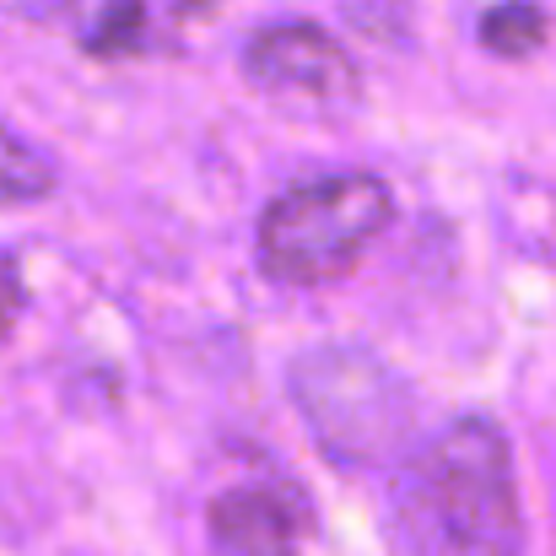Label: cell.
Wrapping results in <instances>:
<instances>
[{
	"label": "cell",
	"instance_id": "6da1fadb",
	"mask_svg": "<svg viewBox=\"0 0 556 556\" xmlns=\"http://www.w3.org/2000/svg\"><path fill=\"white\" fill-rule=\"evenodd\" d=\"M394 519L410 556H525V508L503 427L470 410L416 443L400 459Z\"/></svg>",
	"mask_w": 556,
	"mask_h": 556
},
{
	"label": "cell",
	"instance_id": "7a4b0ae2",
	"mask_svg": "<svg viewBox=\"0 0 556 556\" xmlns=\"http://www.w3.org/2000/svg\"><path fill=\"white\" fill-rule=\"evenodd\" d=\"M389 222L394 194L378 174H330L292 185L260 211V270L287 287H330L357 270Z\"/></svg>",
	"mask_w": 556,
	"mask_h": 556
},
{
	"label": "cell",
	"instance_id": "3957f363",
	"mask_svg": "<svg viewBox=\"0 0 556 556\" xmlns=\"http://www.w3.org/2000/svg\"><path fill=\"white\" fill-rule=\"evenodd\" d=\"M292 405L336 465H389L410 438L405 378L363 346H314L292 363Z\"/></svg>",
	"mask_w": 556,
	"mask_h": 556
},
{
	"label": "cell",
	"instance_id": "277c9868",
	"mask_svg": "<svg viewBox=\"0 0 556 556\" xmlns=\"http://www.w3.org/2000/svg\"><path fill=\"white\" fill-rule=\"evenodd\" d=\"M243 76L260 98L292 114H346L363 98V76L336 33L314 22H270L243 49Z\"/></svg>",
	"mask_w": 556,
	"mask_h": 556
},
{
	"label": "cell",
	"instance_id": "5b68a950",
	"mask_svg": "<svg viewBox=\"0 0 556 556\" xmlns=\"http://www.w3.org/2000/svg\"><path fill=\"white\" fill-rule=\"evenodd\" d=\"M308 508L303 492L276 481L227 486L205 508V541L216 556H303Z\"/></svg>",
	"mask_w": 556,
	"mask_h": 556
},
{
	"label": "cell",
	"instance_id": "8992f818",
	"mask_svg": "<svg viewBox=\"0 0 556 556\" xmlns=\"http://www.w3.org/2000/svg\"><path fill=\"white\" fill-rule=\"evenodd\" d=\"M54 185H60V168L49 163V152H38L16 130H0V211L38 205L54 194Z\"/></svg>",
	"mask_w": 556,
	"mask_h": 556
},
{
	"label": "cell",
	"instance_id": "52a82bcc",
	"mask_svg": "<svg viewBox=\"0 0 556 556\" xmlns=\"http://www.w3.org/2000/svg\"><path fill=\"white\" fill-rule=\"evenodd\" d=\"M481 43L497 60H530L546 43V11L535 0H503L481 16Z\"/></svg>",
	"mask_w": 556,
	"mask_h": 556
},
{
	"label": "cell",
	"instance_id": "ba28073f",
	"mask_svg": "<svg viewBox=\"0 0 556 556\" xmlns=\"http://www.w3.org/2000/svg\"><path fill=\"white\" fill-rule=\"evenodd\" d=\"M147 43V0H109L92 22V33L81 38V49L92 60H130Z\"/></svg>",
	"mask_w": 556,
	"mask_h": 556
},
{
	"label": "cell",
	"instance_id": "9c48e42d",
	"mask_svg": "<svg viewBox=\"0 0 556 556\" xmlns=\"http://www.w3.org/2000/svg\"><path fill=\"white\" fill-rule=\"evenodd\" d=\"M22 308H27L22 265H16V254H5V249H0V341H11V330H16Z\"/></svg>",
	"mask_w": 556,
	"mask_h": 556
},
{
	"label": "cell",
	"instance_id": "30bf717a",
	"mask_svg": "<svg viewBox=\"0 0 556 556\" xmlns=\"http://www.w3.org/2000/svg\"><path fill=\"white\" fill-rule=\"evenodd\" d=\"M5 11H16V16H33V22H43V16H60L71 0H0Z\"/></svg>",
	"mask_w": 556,
	"mask_h": 556
}]
</instances>
